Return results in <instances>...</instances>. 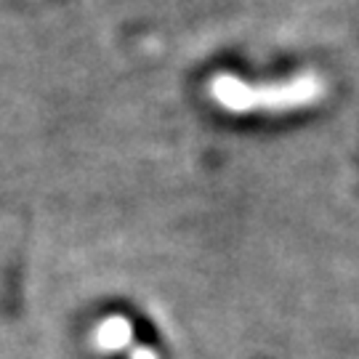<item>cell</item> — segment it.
Segmentation results:
<instances>
[{"mask_svg": "<svg viewBox=\"0 0 359 359\" xmlns=\"http://www.w3.org/2000/svg\"><path fill=\"white\" fill-rule=\"evenodd\" d=\"M130 335H133L130 322L123 320V317H112V320H104L96 327L93 344L99 351H123V348L130 346Z\"/></svg>", "mask_w": 359, "mask_h": 359, "instance_id": "2", "label": "cell"}, {"mask_svg": "<svg viewBox=\"0 0 359 359\" xmlns=\"http://www.w3.org/2000/svg\"><path fill=\"white\" fill-rule=\"evenodd\" d=\"M130 359H157V354L147 346H136L133 351H130Z\"/></svg>", "mask_w": 359, "mask_h": 359, "instance_id": "3", "label": "cell"}, {"mask_svg": "<svg viewBox=\"0 0 359 359\" xmlns=\"http://www.w3.org/2000/svg\"><path fill=\"white\" fill-rule=\"evenodd\" d=\"M325 93V83L317 75L293 77L280 86H248L234 77H218L213 86V96L221 107L231 112H250V109H269V112H285L309 107Z\"/></svg>", "mask_w": 359, "mask_h": 359, "instance_id": "1", "label": "cell"}]
</instances>
